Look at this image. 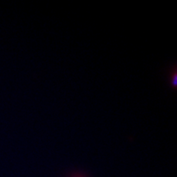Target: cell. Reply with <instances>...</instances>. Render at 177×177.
Here are the masks:
<instances>
[{
  "instance_id": "6da1fadb",
  "label": "cell",
  "mask_w": 177,
  "mask_h": 177,
  "mask_svg": "<svg viewBox=\"0 0 177 177\" xmlns=\"http://www.w3.org/2000/svg\"><path fill=\"white\" fill-rule=\"evenodd\" d=\"M176 66H174V70L170 72V74H169V82L170 83V87L174 89H175V88L176 87Z\"/></svg>"
},
{
  "instance_id": "7a4b0ae2",
  "label": "cell",
  "mask_w": 177,
  "mask_h": 177,
  "mask_svg": "<svg viewBox=\"0 0 177 177\" xmlns=\"http://www.w3.org/2000/svg\"><path fill=\"white\" fill-rule=\"evenodd\" d=\"M67 177H88L87 174H85L84 173H82V172H73L72 174H69Z\"/></svg>"
}]
</instances>
